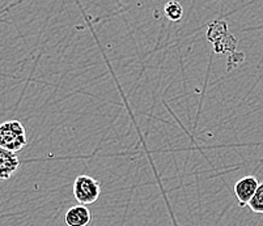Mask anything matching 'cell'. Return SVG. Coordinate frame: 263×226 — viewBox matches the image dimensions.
Instances as JSON below:
<instances>
[{
	"mask_svg": "<svg viewBox=\"0 0 263 226\" xmlns=\"http://www.w3.org/2000/svg\"><path fill=\"white\" fill-rule=\"evenodd\" d=\"M28 144L26 131L18 120H8L0 127V147L7 151L20 152Z\"/></svg>",
	"mask_w": 263,
	"mask_h": 226,
	"instance_id": "obj_1",
	"label": "cell"
},
{
	"mask_svg": "<svg viewBox=\"0 0 263 226\" xmlns=\"http://www.w3.org/2000/svg\"><path fill=\"white\" fill-rule=\"evenodd\" d=\"M101 195V184L89 175H79L73 180V197L79 204L89 206L99 200Z\"/></svg>",
	"mask_w": 263,
	"mask_h": 226,
	"instance_id": "obj_2",
	"label": "cell"
},
{
	"mask_svg": "<svg viewBox=\"0 0 263 226\" xmlns=\"http://www.w3.org/2000/svg\"><path fill=\"white\" fill-rule=\"evenodd\" d=\"M258 187H259V180H258V178L253 177V175H246V177L241 178L236 182L233 190L236 199L238 201V206L241 208L248 206L249 201L252 200V197L254 196Z\"/></svg>",
	"mask_w": 263,
	"mask_h": 226,
	"instance_id": "obj_3",
	"label": "cell"
},
{
	"mask_svg": "<svg viewBox=\"0 0 263 226\" xmlns=\"http://www.w3.org/2000/svg\"><path fill=\"white\" fill-rule=\"evenodd\" d=\"M90 221H92V212L83 204L71 207L64 216V222L67 226H88Z\"/></svg>",
	"mask_w": 263,
	"mask_h": 226,
	"instance_id": "obj_4",
	"label": "cell"
},
{
	"mask_svg": "<svg viewBox=\"0 0 263 226\" xmlns=\"http://www.w3.org/2000/svg\"><path fill=\"white\" fill-rule=\"evenodd\" d=\"M20 159L15 152L0 149V179L7 180L20 168Z\"/></svg>",
	"mask_w": 263,
	"mask_h": 226,
	"instance_id": "obj_5",
	"label": "cell"
},
{
	"mask_svg": "<svg viewBox=\"0 0 263 226\" xmlns=\"http://www.w3.org/2000/svg\"><path fill=\"white\" fill-rule=\"evenodd\" d=\"M164 13L171 21H179L183 17V8L178 2L172 0V2L165 4Z\"/></svg>",
	"mask_w": 263,
	"mask_h": 226,
	"instance_id": "obj_6",
	"label": "cell"
},
{
	"mask_svg": "<svg viewBox=\"0 0 263 226\" xmlns=\"http://www.w3.org/2000/svg\"><path fill=\"white\" fill-rule=\"evenodd\" d=\"M248 206L254 213H259V215L263 213V182L259 183V187L255 191L254 196L252 197V200L249 201Z\"/></svg>",
	"mask_w": 263,
	"mask_h": 226,
	"instance_id": "obj_7",
	"label": "cell"
}]
</instances>
